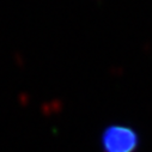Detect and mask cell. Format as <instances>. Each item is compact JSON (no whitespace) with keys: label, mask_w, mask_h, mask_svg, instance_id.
<instances>
[{"label":"cell","mask_w":152,"mask_h":152,"mask_svg":"<svg viewBox=\"0 0 152 152\" xmlns=\"http://www.w3.org/2000/svg\"><path fill=\"white\" fill-rule=\"evenodd\" d=\"M140 144L138 132L126 125L114 124L107 126L101 134L103 152H135Z\"/></svg>","instance_id":"obj_1"}]
</instances>
